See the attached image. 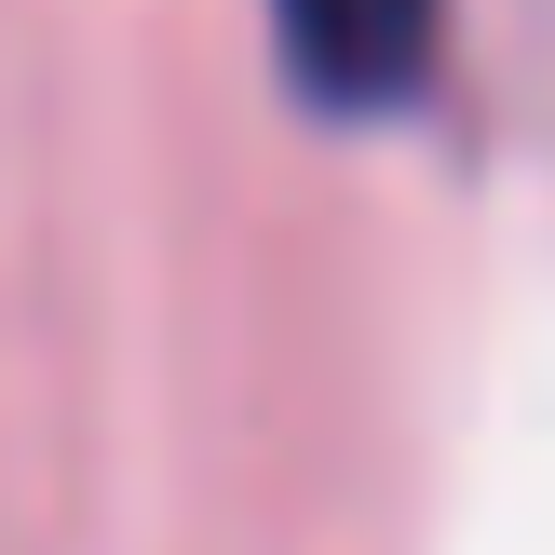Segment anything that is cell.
Wrapping results in <instances>:
<instances>
[{"mask_svg":"<svg viewBox=\"0 0 555 555\" xmlns=\"http://www.w3.org/2000/svg\"><path fill=\"white\" fill-rule=\"evenodd\" d=\"M448 14L461 0H271V54L325 122H406L448 81Z\"/></svg>","mask_w":555,"mask_h":555,"instance_id":"1","label":"cell"}]
</instances>
